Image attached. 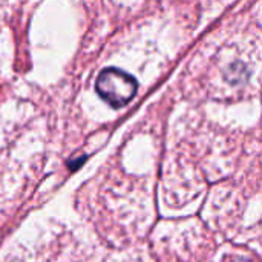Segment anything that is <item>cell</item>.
<instances>
[{
	"label": "cell",
	"instance_id": "cell-1",
	"mask_svg": "<svg viewBox=\"0 0 262 262\" xmlns=\"http://www.w3.org/2000/svg\"><path fill=\"white\" fill-rule=\"evenodd\" d=\"M95 88L98 95L112 107H123L135 97L138 83L135 77L118 68H106L100 72Z\"/></svg>",
	"mask_w": 262,
	"mask_h": 262
}]
</instances>
